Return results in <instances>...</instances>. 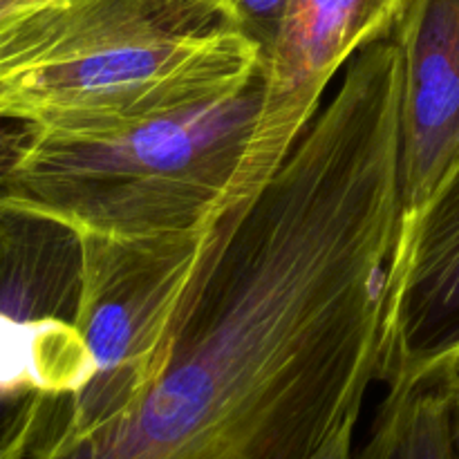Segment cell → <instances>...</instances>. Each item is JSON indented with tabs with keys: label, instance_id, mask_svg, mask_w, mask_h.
Segmentation results:
<instances>
[{
	"label": "cell",
	"instance_id": "cell-2",
	"mask_svg": "<svg viewBox=\"0 0 459 459\" xmlns=\"http://www.w3.org/2000/svg\"><path fill=\"white\" fill-rule=\"evenodd\" d=\"M260 63L218 0H0V121L124 128L242 92Z\"/></svg>",
	"mask_w": 459,
	"mask_h": 459
},
{
	"label": "cell",
	"instance_id": "cell-10",
	"mask_svg": "<svg viewBox=\"0 0 459 459\" xmlns=\"http://www.w3.org/2000/svg\"><path fill=\"white\" fill-rule=\"evenodd\" d=\"M359 417H350L343 426L334 430L316 451L309 453L303 459H354V433H357Z\"/></svg>",
	"mask_w": 459,
	"mask_h": 459
},
{
	"label": "cell",
	"instance_id": "cell-3",
	"mask_svg": "<svg viewBox=\"0 0 459 459\" xmlns=\"http://www.w3.org/2000/svg\"><path fill=\"white\" fill-rule=\"evenodd\" d=\"M81 290L79 233L0 206V459L56 444L92 381Z\"/></svg>",
	"mask_w": 459,
	"mask_h": 459
},
{
	"label": "cell",
	"instance_id": "cell-4",
	"mask_svg": "<svg viewBox=\"0 0 459 459\" xmlns=\"http://www.w3.org/2000/svg\"><path fill=\"white\" fill-rule=\"evenodd\" d=\"M213 229L152 240L81 238L79 327L94 377L70 408L58 442L45 451L97 433L128 412L151 388L164 366L179 305Z\"/></svg>",
	"mask_w": 459,
	"mask_h": 459
},
{
	"label": "cell",
	"instance_id": "cell-6",
	"mask_svg": "<svg viewBox=\"0 0 459 459\" xmlns=\"http://www.w3.org/2000/svg\"><path fill=\"white\" fill-rule=\"evenodd\" d=\"M390 39L402 56V222L459 155V0H408Z\"/></svg>",
	"mask_w": 459,
	"mask_h": 459
},
{
	"label": "cell",
	"instance_id": "cell-7",
	"mask_svg": "<svg viewBox=\"0 0 459 459\" xmlns=\"http://www.w3.org/2000/svg\"><path fill=\"white\" fill-rule=\"evenodd\" d=\"M408 0H290L281 31L260 63L269 112L303 133L343 67L390 39Z\"/></svg>",
	"mask_w": 459,
	"mask_h": 459
},
{
	"label": "cell",
	"instance_id": "cell-1",
	"mask_svg": "<svg viewBox=\"0 0 459 459\" xmlns=\"http://www.w3.org/2000/svg\"><path fill=\"white\" fill-rule=\"evenodd\" d=\"M300 134L255 83L220 101L103 133L27 126L0 164V206L79 238L209 231L276 173Z\"/></svg>",
	"mask_w": 459,
	"mask_h": 459
},
{
	"label": "cell",
	"instance_id": "cell-11",
	"mask_svg": "<svg viewBox=\"0 0 459 459\" xmlns=\"http://www.w3.org/2000/svg\"><path fill=\"white\" fill-rule=\"evenodd\" d=\"M439 377L446 381L448 393H451L453 421H455V435H457V444H459V357Z\"/></svg>",
	"mask_w": 459,
	"mask_h": 459
},
{
	"label": "cell",
	"instance_id": "cell-9",
	"mask_svg": "<svg viewBox=\"0 0 459 459\" xmlns=\"http://www.w3.org/2000/svg\"><path fill=\"white\" fill-rule=\"evenodd\" d=\"M231 21L260 48V54L272 49L290 0H218Z\"/></svg>",
	"mask_w": 459,
	"mask_h": 459
},
{
	"label": "cell",
	"instance_id": "cell-8",
	"mask_svg": "<svg viewBox=\"0 0 459 459\" xmlns=\"http://www.w3.org/2000/svg\"><path fill=\"white\" fill-rule=\"evenodd\" d=\"M354 459H459L446 381L437 377L385 388L370 435Z\"/></svg>",
	"mask_w": 459,
	"mask_h": 459
},
{
	"label": "cell",
	"instance_id": "cell-5",
	"mask_svg": "<svg viewBox=\"0 0 459 459\" xmlns=\"http://www.w3.org/2000/svg\"><path fill=\"white\" fill-rule=\"evenodd\" d=\"M459 357V155L403 220L388 281L379 381L437 379Z\"/></svg>",
	"mask_w": 459,
	"mask_h": 459
}]
</instances>
